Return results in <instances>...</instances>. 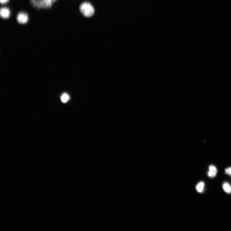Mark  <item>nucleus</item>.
Masks as SVG:
<instances>
[{"label":"nucleus","instance_id":"1","mask_svg":"<svg viewBox=\"0 0 231 231\" xmlns=\"http://www.w3.org/2000/svg\"><path fill=\"white\" fill-rule=\"evenodd\" d=\"M58 0H30L31 5L38 9H49Z\"/></svg>","mask_w":231,"mask_h":231},{"label":"nucleus","instance_id":"2","mask_svg":"<svg viewBox=\"0 0 231 231\" xmlns=\"http://www.w3.org/2000/svg\"><path fill=\"white\" fill-rule=\"evenodd\" d=\"M81 13L85 17L89 18L92 16L95 13V9L90 3L84 2L80 8Z\"/></svg>","mask_w":231,"mask_h":231},{"label":"nucleus","instance_id":"3","mask_svg":"<svg viewBox=\"0 0 231 231\" xmlns=\"http://www.w3.org/2000/svg\"><path fill=\"white\" fill-rule=\"evenodd\" d=\"M29 18L26 13L21 12L17 16V20L18 23L21 24L27 23L28 22Z\"/></svg>","mask_w":231,"mask_h":231},{"label":"nucleus","instance_id":"4","mask_svg":"<svg viewBox=\"0 0 231 231\" xmlns=\"http://www.w3.org/2000/svg\"><path fill=\"white\" fill-rule=\"evenodd\" d=\"M11 12L10 9L7 7H3L0 10V15L4 19H7L11 16Z\"/></svg>","mask_w":231,"mask_h":231},{"label":"nucleus","instance_id":"5","mask_svg":"<svg viewBox=\"0 0 231 231\" xmlns=\"http://www.w3.org/2000/svg\"><path fill=\"white\" fill-rule=\"evenodd\" d=\"M209 171L208 173V176L211 178L215 177L217 173V170L216 167L213 165L209 166Z\"/></svg>","mask_w":231,"mask_h":231},{"label":"nucleus","instance_id":"6","mask_svg":"<svg viewBox=\"0 0 231 231\" xmlns=\"http://www.w3.org/2000/svg\"><path fill=\"white\" fill-rule=\"evenodd\" d=\"M223 187L226 193L228 194L231 193V186L229 183L227 182L224 183L223 185Z\"/></svg>","mask_w":231,"mask_h":231},{"label":"nucleus","instance_id":"7","mask_svg":"<svg viewBox=\"0 0 231 231\" xmlns=\"http://www.w3.org/2000/svg\"><path fill=\"white\" fill-rule=\"evenodd\" d=\"M204 187V183L203 182H201L197 185L196 187V189L198 192L201 193L203 191Z\"/></svg>","mask_w":231,"mask_h":231},{"label":"nucleus","instance_id":"8","mask_svg":"<svg viewBox=\"0 0 231 231\" xmlns=\"http://www.w3.org/2000/svg\"><path fill=\"white\" fill-rule=\"evenodd\" d=\"M69 95L66 93L63 94L61 97V101L63 103L67 102L69 99Z\"/></svg>","mask_w":231,"mask_h":231},{"label":"nucleus","instance_id":"9","mask_svg":"<svg viewBox=\"0 0 231 231\" xmlns=\"http://www.w3.org/2000/svg\"><path fill=\"white\" fill-rule=\"evenodd\" d=\"M225 173L227 175H229L231 177V167H229L225 169Z\"/></svg>","mask_w":231,"mask_h":231},{"label":"nucleus","instance_id":"10","mask_svg":"<svg viewBox=\"0 0 231 231\" xmlns=\"http://www.w3.org/2000/svg\"><path fill=\"white\" fill-rule=\"evenodd\" d=\"M10 1V0H0V3L3 5L7 3Z\"/></svg>","mask_w":231,"mask_h":231}]
</instances>
